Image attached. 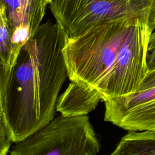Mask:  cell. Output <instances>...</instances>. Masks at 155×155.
<instances>
[{
	"mask_svg": "<svg viewBox=\"0 0 155 155\" xmlns=\"http://www.w3.org/2000/svg\"><path fill=\"white\" fill-rule=\"evenodd\" d=\"M102 98L96 90L71 81L58 98L56 110L67 117L85 116L94 110Z\"/></svg>",
	"mask_w": 155,
	"mask_h": 155,
	"instance_id": "cell-8",
	"label": "cell"
},
{
	"mask_svg": "<svg viewBox=\"0 0 155 155\" xmlns=\"http://www.w3.org/2000/svg\"><path fill=\"white\" fill-rule=\"evenodd\" d=\"M13 35L5 7L0 10V64L6 71L10 70L21 50L13 42Z\"/></svg>",
	"mask_w": 155,
	"mask_h": 155,
	"instance_id": "cell-10",
	"label": "cell"
},
{
	"mask_svg": "<svg viewBox=\"0 0 155 155\" xmlns=\"http://www.w3.org/2000/svg\"><path fill=\"white\" fill-rule=\"evenodd\" d=\"M103 101L104 120L129 131H155V87Z\"/></svg>",
	"mask_w": 155,
	"mask_h": 155,
	"instance_id": "cell-6",
	"label": "cell"
},
{
	"mask_svg": "<svg viewBox=\"0 0 155 155\" xmlns=\"http://www.w3.org/2000/svg\"><path fill=\"white\" fill-rule=\"evenodd\" d=\"M12 142L10 131L2 114H0V155H7Z\"/></svg>",
	"mask_w": 155,
	"mask_h": 155,
	"instance_id": "cell-11",
	"label": "cell"
},
{
	"mask_svg": "<svg viewBox=\"0 0 155 155\" xmlns=\"http://www.w3.org/2000/svg\"><path fill=\"white\" fill-rule=\"evenodd\" d=\"M69 36L57 22L41 24L6 73L2 114L12 141L19 142L53 119L61 88L68 77L63 48Z\"/></svg>",
	"mask_w": 155,
	"mask_h": 155,
	"instance_id": "cell-1",
	"label": "cell"
},
{
	"mask_svg": "<svg viewBox=\"0 0 155 155\" xmlns=\"http://www.w3.org/2000/svg\"><path fill=\"white\" fill-rule=\"evenodd\" d=\"M134 19L101 23L69 36L63 54L70 81L95 89L102 96L127 28Z\"/></svg>",
	"mask_w": 155,
	"mask_h": 155,
	"instance_id": "cell-2",
	"label": "cell"
},
{
	"mask_svg": "<svg viewBox=\"0 0 155 155\" xmlns=\"http://www.w3.org/2000/svg\"><path fill=\"white\" fill-rule=\"evenodd\" d=\"M53 0H4L13 30L15 44L20 49L31 38Z\"/></svg>",
	"mask_w": 155,
	"mask_h": 155,
	"instance_id": "cell-7",
	"label": "cell"
},
{
	"mask_svg": "<svg viewBox=\"0 0 155 155\" xmlns=\"http://www.w3.org/2000/svg\"><path fill=\"white\" fill-rule=\"evenodd\" d=\"M5 7L4 0H0V10Z\"/></svg>",
	"mask_w": 155,
	"mask_h": 155,
	"instance_id": "cell-15",
	"label": "cell"
},
{
	"mask_svg": "<svg viewBox=\"0 0 155 155\" xmlns=\"http://www.w3.org/2000/svg\"><path fill=\"white\" fill-rule=\"evenodd\" d=\"M110 155H155V131H130Z\"/></svg>",
	"mask_w": 155,
	"mask_h": 155,
	"instance_id": "cell-9",
	"label": "cell"
},
{
	"mask_svg": "<svg viewBox=\"0 0 155 155\" xmlns=\"http://www.w3.org/2000/svg\"><path fill=\"white\" fill-rule=\"evenodd\" d=\"M7 71L0 64V114H2V107H1V100H2V93L5 78L6 76Z\"/></svg>",
	"mask_w": 155,
	"mask_h": 155,
	"instance_id": "cell-14",
	"label": "cell"
},
{
	"mask_svg": "<svg viewBox=\"0 0 155 155\" xmlns=\"http://www.w3.org/2000/svg\"><path fill=\"white\" fill-rule=\"evenodd\" d=\"M147 65L148 71L155 70V30L151 33L148 43Z\"/></svg>",
	"mask_w": 155,
	"mask_h": 155,
	"instance_id": "cell-12",
	"label": "cell"
},
{
	"mask_svg": "<svg viewBox=\"0 0 155 155\" xmlns=\"http://www.w3.org/2000/svg\"><path fill=\"white\" fill-rule=\"evenodd\" d=\"M155 87V70L147 73L137 91L147 90Z\"/></svg>",
	"mask_w": 155,
	"mask_h": 155,
	"instance_id": "cell-13",
	"label": "cell"
},
{
	"mask_svg": "<svg viewBox=\"0 0 155 155\" xmlns=\"http://www.w3.org/2000/svg\"><path fill=\"white\" fill-rule=\"evenodd\" d=\"M154 29L147 21L137 18L128 26L102 93L107 97L136 93L148 72L147 51Z\"/></svg>",
	"mask_w": 155,
	"mask_h": 155,
	"instance_id": "cell-5",
	"label": "cell"
},
{
	"mask_svg": "<svg viewBox=\"0 0 155 155\" xmlns=\"http://www.w3.org/2000/svg\"><path fill=\"white\" fill-rule=\"evenodd\" d=\"M100 143L87 115H59L17 142L10 155H97Z\"/></svg>",
	"mask_w": 155,
	"mask_h": 155,
	"instance_id": "cell-4",
	"label": "cell"
},
{
	"mask_svg": "<svg viewBox=\"0 0 155 155\" xmlns=\"http://www.w3.org/2000/svg\"><path fill=\"white\" fill-rule=\"evenodd\" d=\"M48 7L69 36L120 19L139 18L155 30V0H53Z\"/></svg>",
	"mask_w": 155,
	"mask_h": 155,
	"instance_id": "cell-3",
	"label": "cell"
}]
</instances>
